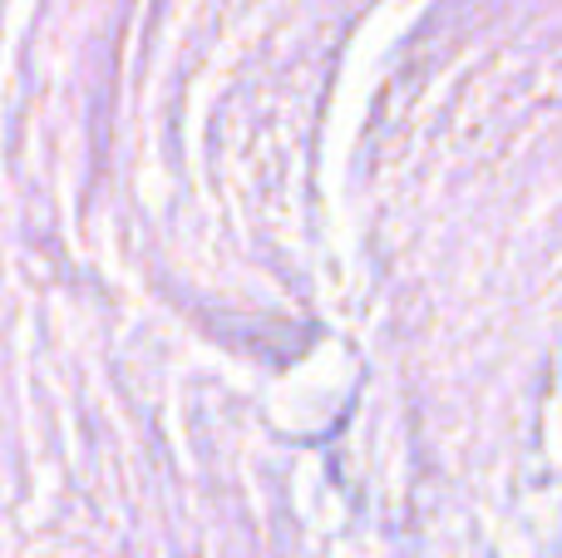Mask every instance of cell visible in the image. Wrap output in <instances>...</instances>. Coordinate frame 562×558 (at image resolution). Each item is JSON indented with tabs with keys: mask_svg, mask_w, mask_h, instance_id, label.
I'll return each mask as SVG.
<instances>
[]
</instances>
